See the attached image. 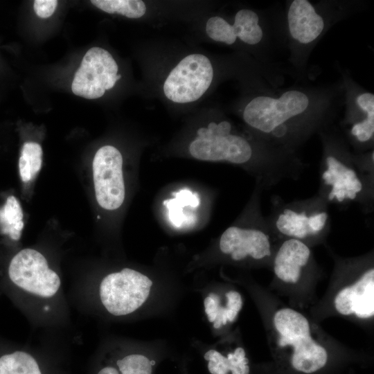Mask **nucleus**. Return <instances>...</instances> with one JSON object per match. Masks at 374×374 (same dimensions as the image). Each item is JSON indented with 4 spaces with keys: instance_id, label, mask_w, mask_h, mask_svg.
Segmentation results:
<instances>
[{
    "instance_id": "obj_1",
    "label": "nucleus",
    "mask_w": 374,
    "mask_h": 374,
    "mask_svg": "<svg viewBox=\"0 0 374 374\" xmlns=\"http://www.w3.org/2000/svg\"><path fill=\"white\" fill-rule=\"evenodd\" d=\"M339 91L305 87L265 91L246 104L242 120L260 141L297 154L311 136L332 125Z\"/></svg>"
},
{
    "instance_id": "obj_2",
    "label": "nucleus",
    "mask_w": 374,
    "mask_h": 374,
    "mask_svg": "<svg viewBox=\"0 0 374 374\" xmlns=\"http://www.w3.org/2000/svg\"><path fill=\"white\" fill-rule=\"evenodd\" d=\"M322 152L317 194L330 206H358L366 214L374 209V151L355 152L332 125L319 132Z\"/></svg>"
},
{
    "instance_id": "obj_3",
    "label": "nucleus",
    "mask_w": 374,
    "mask_h": 374,
    "mask_svg": "<svg viewBox=\"0 0 374 374\" xmlns=\"http://www.w3.org/2000/svg\"><path fill=\"white\" fill-rule=\"evenodd\" d=\"M265 190L259 182L239 220L222 233L218 247L220 252L234 261L249 259L255 262L272 261L281 241L271 230L261 208V195Z\"/></svg>"
},
{
    "instance_id": "obj_4",
    "label": "nucleus",
    "mask_w": 374,
    "mask_h": 374,
    "mask_svg": "<svg viewBox=\"0 0 374 374\" xmlns=\"http://www.w3.org/2000/svg\"><path fill=\"white\" fill-rule=\"evenodd\" d=\"M267 220L279 240L295 239L309 247L322 242L331 226L329 205L317 193L289 202L276 199Z\"/></svg>"
},
{
    "instance_id": "obj_5",
    "label": "nucleus",
    "mask_w": 374,
    "mask_h": 374,
    "mask_svg": "<svg viewBox=\"0 0 374 374\" xmlns=\"http://www.w3.org/2000/svg\"><path fill=\"white\" fill-rule=\"evenodd\" d=\"M273 323L278 335V346L292 347L294 368L312 373L326 365L327 351L312 339L310 323L303 314L292 308H281L274 314Z\"/></svg>"
},
{
    "instance_id": "obj_6",
    "label": "nucleus",
    "mask_w": 374,
    "mask_h": 374,
    "mask_svg": "<svg viewBox=\"0 0 374 374\" xmlns=\"http://www.w3.org/2000/svg\"><path fill=\"white\" fill-rule=\"evenodd\" d=\"M325 8L308 0H293L287 3L285 22L293 60L303 61L332 21L337 19Z\"/></svg>"
},
{
    "instance_id": "obj_7",
    "label": "nucleus",
    "mask_w": 374,
    "mask_h": 374,
    "mask_svg": "<svg viewBox=\"0 0 374 374\" xmlns=\"http://www.w3.org/2000/svg\"><path fill=\"white\" fill-rule=\"evenodd\" d=\"M345 114L339 130L355 152L373 149L374 95L343 75Z\"/></svg>"
},
{
    "instance_id": "obj_8",
    "label": "nucleus",
    "mask_w": 374,
    "mask_h": 374,
    "mask_svg": "<svg viewBox=\"0 0 374 374\" xmlns=\"http://www.w3.org/2000/svg\"><path fill=\"white\" fill-rule=\"evenodd\" d=\"M152 280L141 272L125 268L105 276L100 285V297L107 310L113 315L130 314L147 300Z\"/></svg>"
},
{
    "instance_id": "obj_9",
    "label": "nucleus",
    "mask_w": 374,
    "mask_h": 374,
    "mask_svg": "<svg viewBox=\"0 0 374 374\" xmlns=\"http://www.w3.org/2000/svg\"><path fill=\"white\" fill-rule=\"evenodd\" d=\"M213 78L210 60L202 54H190L171 71L163 84V92L175 103L194 102L208 90Z\"/></svg>"
},
{
    "instance_id": "obj_10",
    "label": "nucleus",
    "mask_w": 374,
    "mask_h": 374,
    "mask_svg": "<svg viewBox=\"0 0 374 374\" xmlns=\"http://www.w3.org/2000/svg\"><path fill=\"white\" fill-rule=\"evenodd\" d=\"M8 275L18 287L35 295L50 297L60 286V279L51 269L45 257L33 249H24L11 259Z\"/></svg>"
},
{
    "instance_id": "obj_11",
    "label": "nucleus",
    "mask_w": 374,
    "mask_h": 374,
    "mask_svg": "<svg viewBox=\"0 0 374 374\" xmlns=\"http://www.w3.org/2000/svg\"><path fill=\"white\" fill-rule=\"evenodd\" d=\"M112 55L100 47L91 48L84 55L71 84L73 93L87 99L103 96L121 79Z\"/></svg>"
},
{
    "instance_id": "obj_12",
    "label": "nucleus",
    "mask_w": 374,
    "mask_h": 374,
    "mask_svg": "<svg viewBox=\"0 0 374 374\" xmlns=\"http://www.w3.org/2000/svg\"><path fill=\"white\" fill-rule=\"evenodd\" d=\"M93 177L96 198L105 210L118 208L125 196L123 174V157L112 145L98 149L93 161Z\"/></svg>"
},
{
    "instance_id": "obj_13",
    "label": "nucleus",
    "mask_w": 374,
    "mask_h": 374,
    "mask_svg": "<svg viewBox=\"0 0 374 374\" xmlns=\"http://www.w3.org/2000/svg\"><path fill=\"white\" fill-rule=\"evenodd\" d=\"M206 32L213 40L227 45H232L239 39L247 45L257 46L263 42L267 44L269 39L267 26L262 24L256 11L248 8L238 10L232 24L219 16L209 18Z\"/></svg>"
},
{
    "instance_id": "obj_14",
    "label": "nucleus",
    "mask_w": 374,
    "mask_h": 374,
    "mask_svg": "<svg viewBox=\"0 0 374 374\" xmlns=\"http://www.w3.org/2000/svg\"><path fill=\"white\" fill-rule=\"evenodd\" d=\"M364 267L353 283L342 288L336 294L334 304L342 315L354 314L359 319L374 315V268Z\"/></svg>"
},
{
    "instance_id": "obj_15",
    "label": "nucleus",
    "mask_w": 374,
    "mask_h": 374,
    "mask_svg": "<svg viewBox=\"0 0 374 374\" xmlns=\"http://www.w3.org/2000/svg\"><path fill=\"white\" fill-rule=\"evenodd\" d=\"M312 251L305 243L295 239H285L278 244L272 259L273 270L279 280L296 284L311 269Z\"/></svg>"
},
{
    "instance_id": "obj_16",
    "label": "nucleus",
    "mask_w": 374,
    "mask_h": 374,
    "mask_svg": "<svg viewBox=\"0 0 374 374\" xmlns=\"http://www.w3.org/2000/svg\"><path fill=\"white\" fill-rule=\"evenodd\" d=\"M23 211L17 199L8 196L0 206V229L3 234L14 240L20 238L24 228Z\"/></svg>"
},
{
    "instance_id": "obj_17",
    "label": "nucleus",
    "mask_w": 374,
    "mask_h": 374,
    "mask_svg": "<svg viewBox=\"0 0 374 374\" xmlns=\"http://www.w3.org/2000/svg\"><path fill=\"white\" fill-rule=\"evenodd\" d=\"M0 374H42L35 359L28 353L15 351L0 357Z\"/></svg>"
},
{
    "instance_id": "obj_18",
    "label": "nucleus",
    "mask_w": 374,
    "mask_h": 374,
    "mask_svg": "<svg viewBox=\"0 0 374 374\" xmlns=\"http://www.w3.org/2000/svg\"><path fill=\"white\" fill-rule=\"evenodd\" d=\"M42 163V149L39 144L26 142L23 145L19 159V170L21 180L28 182L40 170Z\"/></svg>"
},
{
    "instance_id": "obj_19",
    "label": "nucleus",
    "mask_w": 374,
    "mask_h": 374,
    "mask_svg": "<svg viewBox=\"0 0 374 374\" xmlns=\"http://www.w3.org/2000/svg\"><path fill=\"white\" fill-rule=\"evenodd\" d=\"M91 3L105 12L118 13L128 18H140L146 12L145 3L140 0H92Z\"/></svg>"
},
{
    "instance_id": "obj_20",
    "label": "nucleus",
    "mask_w": 374,
    "mask_h": 374,
    "mask_svg": "<svg viewBox=\"0 0 374 374\" xmlns=\"http://www.w3.org/2000/svg\"><path fill=\"white\" fill-rule=\"evenodd\" d=\"M117 365L121 374H151L152 364L148 358L143 355H129L117 361ZM98 374H119L114 367L107 366L101 369Z\"/></svg>"
},
{
    "instance_id": "obj_21",
    "label": "nucleus",
    "mask_w": 374,
    "mask_h": 374,
    "mask_svg": "<svg viewBox=\"0 0 374 374\" xmlns=\"http://www.w3.org/2000/svg\"><path fill=\"white\" fill-rule=\"evenodd\" d=\"M208 362V368L211 374H228L230 371L229 362L225 356L215 350H209L204 354Z\"/></svg>"
},
{
    "instance_id": "obj_22",
    "label": "nucleus",
    "mask_w": 374,
    "mask_h": 374,
    "mask_svg": "<svg viewBox=\"0 0 374 374\" xmlns=\"http://www.w3.org/2000/svg\"><path fill=\"white\" fill-rule=\"evenodd\" d=\"M226 357L229 359L230 371L232 374L249 373V360L242 348H237L233 353H229Z\"/></svg>"
},
{
    "instance_id": "obj_23",
    "label": "nucleus",
    "mask_w": 374,
    "mask_h": 374,
    "mask_svg": "<svg viewBox=\"0 0 374 374\" xmlns=\"http://www.w3.org/2000/svg\"><path fill=\"white\" fill-rule=\"evenodd\" d=\"M227 299L226 308V318L229 322H233L237 317L242 307V299L236 291H229L226 294Z\"/></svg>"
},
{
    "instance_id": "obj_24",
    "label": "nucleus",
    "mask_w": 374,
    "mask_h": 374,
    "mask_svg": "<svg viewBox=\"0 0 374 374\" xmlns=\"http://www.w3.org/2000/svg\"><path fill=\"white\" fill-rule=\"evenodd\" d=\"M57 6L56 0H36L33 8L36 15L41 18H48L55 12Z\"/></svg>"
},
{
    "instance_id": "obj_25",
    "label": "nucleus",
    "mask_w": 374,
    "mask_h": 374,
    "mask_svg": "<svg viewBox=\"0 0 374 374\" xmlns=\"http://www.w3.org/2000/svg\"><path fill=\"white\" fill-rule=\"evenodd\" d=\"M204 303L205 312L208 317V321L211 322H214L220 306L219 296L215 293H211L204 299Z\"/></svg>"
}]
</instances>
